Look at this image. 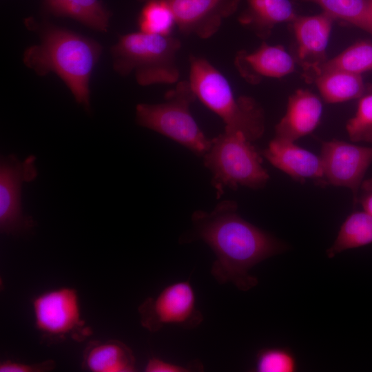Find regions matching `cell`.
<instances>
[{
    "label": "cell",
    "instance_id": "9c48e42d",
    "mask_svg": "<svg viewBox=\"0 0 372 372\" xmlns=\"http://www.w3.org/2000/svg\"><path fill=\"white\" fill-rule=\"evenodd\" d=\"M319 156L323 180L349 189L355 203L364 175L372 164V147L332 139L322 142Z\"/></svg>",
    "mask_w": 372,
    "mask_h": 372
},
{
    "label": "cell",
    "instance_id": "2e32d148",
    "mask_svg": "<svg viewBox=\"0 0 372 372\" xmlns=\"http://www.w3.org/2000/svg\"><path fill=\"white\" fill-rule=\"evenodd\" d=\"M240 24L262 39H267L278 24L293 22L298 17L289 0H246Z\"/></svg>",
    "mask_w": 372,
    "mask_h": 372
},
{
    "label": "cell",
    "instance_id": "484cf974",
    "mask_svg": "<svg viewBox=\"0 0 372 372\" xmlns=\"http://www.w3.org/2000/svg\"><path fill=\"white\" fill-rule=\"evenodd\" d=\"M55 367L53 360H49L40 363L25 364L5 360L0 364L1 372H41L52 370Z\"/></svg>",
    "mask_w": 372,
    "mask_h": 372
},
{
    "label": "cell",
    "instance_id": "ffe728a7",
    "mask_svg": "<svg viewBox=\"0 0 372 372\" xmlns=\"http://www.w3.org/2000/svg\"><path fill=\"white\" fill-rule=\"evenodd\" d=\"M372 243V216L364 211L349 214L342 224L333 245L326 253L329 258L345 250Z\"/></svg>",
    "mask_w": 372,
    "mask_h": 372
},
{
    "label": "cell",
    "instance_id": "7a4b0ae2",
    "mask_svg": "<svg viewBox=\"0 0 372 372\" xmlns=\"http://www.w3.org/2000/svg\"><path fill=\"white\" fill-rule=\"evenodd\" d=\"M101 50V45L92 39L50 26L43 32L39 44L25 50L23 62L39 75L54 72L70 90L76 101L87 108L90 79Z\"/></svg>",
    "mask_w": 372,
    "mask_h": 372
},
{
    "label": "cell",
    "instance_id": "e0dca14e",
    "mask_svg": "<svg viewBox=\"0 0 372 372\" xmlns=\"http://www.w3.org/2000/svg\"><path fill=\"white\" fill-rule=\"evenodd\" d=\"M83 369L92 372H132L135 358L130 348L115 340L92 341L83 354Z\"/></svg>",
    "mask_w": 372,
    "mask_h": 372
},
{
    "label": "cell",
    "instance_id": "d4e9b609",
    "mask_svg": "<svg viewBox=\"0 0 372 372\" xmlns=\"http://www.w3.org/2000/svg\"><path fill=\"white\" fill-rule=\"evenodd\" d=\"M298 364L294 354L287 348H265L260 350L256 357L254 371L294 372Z\"/></svg>",
    "mask_w": 372,
    "mask_h": 372
},
{
    "label": "cell",
    "instance_id": "ba28073f",
    "mask_svg": "<svg viewBox=\"0 0 372 372\" xmlns=\"http://www.w3.org/2000/svg\"><path fill=\"white\" fill-rule=\"evenodd\" d=\"M138 313L141 325L151 332H156L167 324L193 329L203 320L188 281L166 286L156 297L147 298L139 306Z\"/></svg>",
    "mask_w": 372,
    "mask_h": 372
},
{
    "label": "cell",
    "instance_id": "3957f363",
    "mask_svg": "<svg viewBox=\"0 0 372 372\" xmlns=\"http://www.w3.org/2000/svg\"><path fill=\"white\" fill-rule=\"evenodd\" d=\"M189 81L196 96L217 114L225 130L242 133L254 142L263 135L265 119L262 108L251 97H236L227 78L207 59L190 54Z\"/></svg>",
    "mask_w": 372,
    "mask_h": 372
},
{
    "label": "cell",
    "instance_id": "44dd1931",
    "mask_svg": "<svg viewBox=\"0 0 372 372\" xmlns=\"http://www.w3.org/2000/svg\"><path fill=\"white\" fill-rule=\"evenodd\" d=\"M318 4L323 12L372 36V0H298Z\"/></svg>",
    "mask_w": 372,
    "mask_h": 372
},
{
    "label": "cell",
    "instance_id": "8992f818",
    "mask_svg": "<svg viewBox=\"0 0 372 372\" xmlns=\"http://www.w3.org/2000/svg\"><path fill=\"white\" fill-rule=\"evenodd\" d=\"M196 99L189 80L179 81L165 93L163 102L138 104L136 123L203 156L211 140L205 135L190 112Z\"/></svg>",
    "mask_w": 372,
    "mask_h": 372
},
{
    "label": "cell",
    "instance_id": "d6986e66",
    "mask_svg": "<svg viewBox=\"0 0 372 372\" xmlns=\"http://www.w3.org/2000/svg\"><path fill=\"white\" fill-rule=\"evenodd\" d=\"M54 14L75 19L95 30L105 32L110 14L100 0H45Z\"/></svg>",
    "mask_w": 372,
    "mask_h": 372
},
{
    "label": "cell",
    "instance_id": "4fadbf2b",
    "mask_svg": "<svg viewBox=\"0 0 372 372\" xmlns=\"http://www.w3.org/2000/svg\"><path fill=\"white\" fill-rule=\"evenodd\" d=\"M234 63L240 76L251 85H258L265 78H282L296 68L295 59L282 45L266 42L252 52L238 51Z\"/></svg>",
    "mask_w": 372,
    "mask_h": 372
},
{
    "label": "cell",
    "instance_id": "5b68a950",
    "mask_svg": "<svg viewBox=\"0 0 372 372\" xmlns=\"http://www.w3.org/2000/svg\"><path fill=\"white\" fill-rule=\"evenodd\" d=\"M203 157L204 165L211 173V183L218 198L226 187L258 189L269 180L261 156L241 132L225 130L211 139Z\"/></svg>",
    "mask_w": 372,
    "mask_h": 372
},
{
    "label": "cell",
    "instance_id": "5bb4252c",
    "mask_svg": "<svg viewBox=\"0 0 372 372\" xmlns=\"http://www.w3.org/2000/svg\"><path fill=\"white\" fill-rule=\"evenodd\" d=\"M321 99L307 90H298L288 99L285 115L275 127V137L296 142L311 133L320 123Z\"/></svg>",
    "mask_w": 372,
    "mask_h": 372
},
{
    "label": "cell",
    "instance_id": "6da1fadb",
    "mask_svg": "<svg viewBox=\"0 0 372 372\" xmlns=\"http://www.w3.org/2000/svg\"><path fill=\"white\" fill-rule=\"evenodd\" d=\"M192 223V232L183 242H205L216 256L211 268L213 277L220 284L231 282L242 291L258 284L250 269L287 249L276 238L243 219L234 201H222L211 211L196 210Z\"/></svg>",
    "mask_w": 372,
    "mask_h": 372
},
{
    "label": "cell",
    "instance_id": "52a82bcc",
    "mask_svg": "<svg viewBox=\"0 0 372 372\" xmlns=\"http://www.w3.org/2000/svg\"><path fill=\"white\" fill-rule=\"evenodd\" d=\"M37 329L50 340L71 337L83 340L91 334L81 318L78 292L70 287L45 291L32 300Z\"/></svg>",
    "mask_w": 372,
    "mask_h": 372
},
{
    "label": "cell",
    "instance_id": "ac0fdd59",
    "mask_svg": "<svg viewBox=\"0 0 372 372\" xmlns=\"http://www.w3.org/2000/svg\"><path fill=\"white\" fill-rule=\"evenodd\" d=\"M313 83L323 100L329 103L360 99L369 92L361 75L337 69L322 70Z\"/></svg>",
    "mask_w": 372,
    "mask_h": 372
},
{
    "label": "cell",
    "instance_id": "7402d4cb",
    "mask_svg": "<svg viewBox=\"0 0 372 372\" xmlns=\"http://www.w3.org/2000/svg\"><path fill=\"white\" fill-rule=\"evenodd\" d=\"M138 17L139 31L154 34L169 35L176 25L173 10L168 0H143Z\"/></svg>",
    "mask_w": 372,
    "mask_h": 372
},
{
    "label": "cell",
    "instance_id": "83f0119b",
    "mask_svg": "<svg viewBox=\"0 0 372 372\" xmlns=\"http://www.w3.org/2000/svg\"><path fill=\"white\" fill-rule=\"evenodd\" d=\"M356 203H360L363 210L372 216V177L363 180Z\"/></svg>",
    "mask_w": 372,
    "mask_h": 372
},
{
    "label": "cell",
    "instance_id": "30bf717a",
    "mask_svg": "<svg viewBox=\"0 0 372 372\" xmlns=\"http://www.w3.org/2000/svg\"><path fill=\"white\" fill-rule=\"evenodd\" d=\"M35 157L30 156L23 162L12 156L3 158L0 167V228L3 233L19 234L30 229L33 221L23 216L21 207V188L24 181H31L37 175Z\"/></svg>",
    "mask_w": 372,
    "mask_h": 372
},
{
    "label": "cell",
    "instance_id": "603a6c76",
    "mask_svg": "<svg viewBox=\"0 0 372 372\" xmlns=\"http://www.w3.org/2000/svg\"><path fill=\"white\" fill-rule=\"evenodd\" d=\"M327 69L341 70L360 75L372 70V43L361 41L353 44L336 56L328 59L320 72Z\"/></svg>",
    "mask_w": 372,
    "mask_h": 372
},
{
    "label": "cell",
    "instance_id": "8fae6325",
    "mask_svg": "<svg viewBox=\"0 0 372 372\" xmlns=\"http://www.w3.org/2000/svg\"><path fill=\"white\" fill-rule=\"evenodd\" d=\"M334 19L324 12L298 16L292 22L297 43L296 61L307 83H313L321 67L328 60L327 49Z\"/></svg>",
    "mask_w": 372,
    "mask_h": 372
},
{
    "label": "cell",
    "instance_id": "7c38bea8",
    "mask_svg": "<svg viewBox=\"0 0 372 372\" xmlns=\"http://www.w3.org/2000/svg\"><path fill=\"white\" fill-rule=\"evenodd\" d=\"M241 0H168L176 25L185 35L203 39L213 37L234 14Z\"/></svg>",
    "mask_w": 372,
    "mask_h": 372
},
{
    "label": "cell",
    "instance_id": "9a60e30c",
    "mask_svg": "<svg viewBox=\"0 0 372 372\" xmlns=\"http://www.w3.org/2000/svg\"><path fill=\"white\" fill-rule=\"evenodd\" d=\"M262 154L273 166L296 180H323L320 156L300 147L296 142L274 137Z\"/></svg>",
    "mask_w": 372,
    "mask_h": 372
},
{
    "label": "cell",
    "instance_id": "277c9868",
    "mask_svg": "<svg viewBox=\"0 0 372 372\" xmlns=\"http://www.w3.org/2000/svg\"><path fill=\"white\" fill-rule=\"evenodd\" d=\"M181 41L172 34L131 32L112 47L114 70L122 76L134 72L142 86L176 84L180 73L177 62Z\"/></svg>",
    "mask_w": 372,
    "mask_h": 372
},
{
    "label": "cell",
    "instance_id": "4316f807",
    "mask_svg": "<svg viewBox=\"0 0 372 372\" xmlns=\"http://www.w3.org/2000/svg\"><path fill=\"white\" fill-rule=\"evenodd\" d=\"M185 367L165 362L160 358H150L145 367L146 372H185L188 371Z\"/></svg>",
    "mask_w": 372,
    "mask_h": 372
},
{
    "label": "cell",
    "instance_id": "cb8c5ba5",
    "mask_svg": "<svg viewBox=\"0 0 372 372\" xmlns=\"http://www.w3.org/2000/svg\"><path fill=\"white\" fill-rule=\"evenodd\" d=\"M351 141L372 143V92L359 99L355 113L346 125Z\"/></svg>",
    "mask_w": 372,
    "mask_h": 372
}]
</instances>
